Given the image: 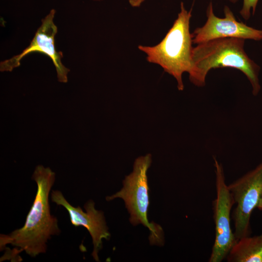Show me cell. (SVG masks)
Returning <instances> with one entry per match:
<instances>
[{"mask_svg":"<svg viewBox=\"0 0 262 262\" xmlns=\"http://www.w3.org/2000/svg\"><path fill=\"white\" fill-rule=\"evenodd\" d=\"M32 179L37 184V190L24 226L9 234H0V248L8 244L19 248L12 250V255L15 256L23 251L32 257L46 253L48 241L61 232L57 218L50 213L49 199L55 180V172L49 167L38 165Z\"/></svg>","mask_w":262,"mask_h":262,"instance_id":"6da1fadb","label":"cell"},{"mask_svg":"<svg viewBox=\"0 0 262 262\" xmlns=\"http://www.w3.org/2000/svg\"><path fill=\"white\" fill-rule=\"evenodd\" d=\"M245 39L239 38L216 39L197 44L193 48L192 67L188 73L190 81L202 87L207 74L212 69L230 67L243 72L256 96L261 86L259 74L260 66L251 59L245 50Z\"/></svg>","mask_w":262,"mask_h":262,"instance_id":"7a4b0ae2","label":"cell"},{"mask_svg":"<svg viewBox=\"0 0 262 262\" xmlns=\"http://www.w3.org/2000/svg\"><path fill=\"white\" fill-rule=\"evenodd\" d=\"M192 9L188 11L183 2L172 27L164 38L153 46L139 45L138 49L146 55L147 62L157 64L172 76L179 90L182 91V75L189 73L192 67V34L190 32Z\"/></svg>","mask_w":262,"mask_h":262,"instance_id":"3957f363","label":"cell"},{"mask_svg":"<svg viewBox=\"0 0 262 262\" xmlns=\"http://www.w3.org/2000/svg\"><path fill=\"white\" fill-rule=\"evenodd\" d=\"M152 162L150 154L137 158L133 171L126 176L123 187L116 193L106 197L107 201L116 198H122L130 214V221L133 226L143 224L150 231L151 245L162 246L164 244V232L162 227L147 218L149 205L147 171Z\"/></svg>","mask_w":262,"mask_h":262,"instance_id":"277c9868","label":"cell"},{"mask_svg":"<svg viewBox=\"0 0 262 262\" xmlns=\"http://www.w3.org/2000/svg\"><path fill=\"white\" fill-rule=\"evenodd\" d=\"M216 197L213 202L215 239L209 262H221L237 241L230 227V212L234 204L226 184L222 164L214 158Z\"/></svg>","mask_w":262,"mask_h":262,"instance_id":"5b68a950","label":"cell"},{"mask_svg":"<svg viewBox=\"0 0 262 262\" xmlns=\"http://www.w3.org/2000/svg\"><path fill=\"white\" fill-rule=\"evenodd\" d=\"M228 188L236 204L233 218L237 241L250 235L251 215L262 197V162Z\"/></svg>","mask_w":262,"mask_h":262,"instance_id":"8992f818","label":"cell"},{"mask_svg":"<svg viewBox=\"0 0 262 262\" xmlns=\"http://www.w3.org/2000/svg\"><path fill=\"white\" fill-rule=\"evenodd\" d=\"M56 11L52 9L42 19L41 25L37 29L30 45L21 53L0 63L1 72H11L20 66L22 59L29 54L39 52L45 54L51 60L57 73L59 82H68V74L70 70L62 62L63 54L57 51L55 46V37L57 33V27L53 20Z\"/></svg>","mask_w":262,"mask_h":262,"instance_id":"52a82bcc","label":"cell"},{"mask_svg":"<svg viewBox=\"0 0 262 262\" xmlns=\"http://www.w3.org/2000/svg\"><path fill=\"white\" fill-rule=\"evenodd\" d=\"M224 17L216 16L212 1L206 9L207 20L202 27L192 33L193 43L196 44L210 40L225 38H239L255 41L262 40V30L248 26L236 20L233 13L227 5L224 7Z\"/></svg>","mask_w":262,"mask_h":262,"instance_id":"ba28073f","label":"cell"},{"mask_svg":"<svg viewBox=\"0 0 262 262\" xmlns=\"http://www.w3.org/2000/svg\"><path fill=\"white\" fill-rule=\"evenodd\" d=\"M50 196L53 202L66 210L72 225L82 226L88 231L94 246L92 256L96 261L99 262L98 253L102 247V240H109L111 236L103 213L96 209L92 200L85 204L86 212H84L80 206L75 207L71 205L59 190H52Z\"/></svg>","mask_w":262,"mask_h":262,"instance_id":"9c48e42d","label":"cell"},{"mask_svg":"<svg viewBox=\"0 0 262 262\" xmlns=\"http://www.w3.org/2000/svg\"><path fill=\"white\" fill-rule=\"evenodd\" d=\"M226 258L229 262H262V234L237 240Z\"/></svg>","mask_w":262,"mask_h":262,"instance_id":"30bf717a","label":"cell"},{"mask_svg":"<svg viewBox=\"0 0 262 262\" xmlns=\"http://www.w3.org/2000/svg\"><path fill=\"white\" fill-rule=\"evenodd\" d=\"M259 0H243V5L240 14L245 20H248L251 15H254Z\"/></svg>","mask_w":262,"mask_h":262,"instance_id":"8fae6325","label":"cell"},{"mask_svg":"<svg viewBox=\"0 0 262 262\" xmlns=\"http://www.w3.org/2000/svg\"><path fill=\"white\" fill-rule=\"evenodd\" d=\"M130 5L133 7H138L145 0H128Z\"/></svg>","mask_w":262,"mask_h":262,"instance_id":"7c38bea8","label":"cell"},{"mask_svg":"<svg viewBox=\"0 0 262 262\" xmlns=\"http://www.w3.org/2000/svg\"><path fill=\"white\" fill-rule=\"evenodd\" d=\"M257 208L260 210H262V197H261V198L260 199V201H259V202L258 204V206H257Z\"/></svg>","mask_w":262,"mask_h":262,"instance_id":"4fadbf2b","label":"cell"},{"mask_svg":"<svg viewBox=\"0 0 262 262\" xmlns=\"http://www.w3.org/2000/svg\"><path fill=\"white\" fill-rule=\"evenodd\" d=\"M226 0L232 3H235L238 1V0Z\"/></svg>","mask_w":262,"mask_h":262,"instance_id":"5bb4252c","label":"cell"},{"mask_svg":"<svg viewBox=\"0 0 262 262\" xmlns=\"http://www.w3.org/2000/svg\"><path fill=\"white\" fill-rule=\"evenodd\" d=\"M94 0V1H101V0Z\"/></svg>","mask_w":262,"mask_h":262,"instance_id":"9a60e30c","label":"cell"}]
</instances>
